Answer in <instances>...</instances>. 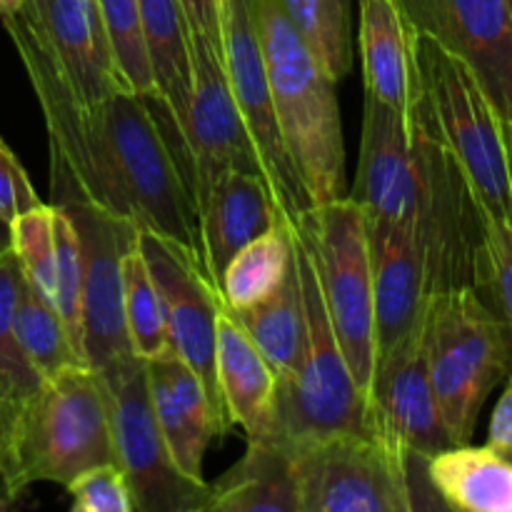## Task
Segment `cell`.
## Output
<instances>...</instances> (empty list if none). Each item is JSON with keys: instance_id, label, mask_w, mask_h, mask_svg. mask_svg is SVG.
I'll return each instance as SVG.
<instances>
[{"instance_id": "5", "label": "cell", "mask_w": 512, "mask_h": 512, "mask_svg": "<svg viewBox=\"0 0 512 512\" xmlns=\"http://www.w3.org/2000/svg\"><path fill=\"white\" fill-rule=\"evenodd\" d=\"M293 450L303 512L448 510L428 478L430 458L380 430L325 435Z\"/></svg>"}, {"instance_id": "25", "label": "cell", "mask_w": 512, "mask_h": 512, "mask_svg": "<svg viewBox=\"0 0 512 512\" xmlns=\"http://www.w3.org/2000/svg\"><path fill=\"white\" fill-rule=\"evenodd\" d=\"M138 10L158 100L170 110L183 140L193 98L188 23L178 0H138Z\"/></svg>"}, {"instance_id": "27", "label": "cell", "mask_w": 512, "mask_h": 512, "mask_svg": "<svg viewBox=\"0 0 512 512\" xmlns=\"http://www.w3.org/2000/svg\"><path fill=\"white\" fill-rule=\"evenodd\" d=\"M293 265L290 225L278 223L233 255L220 278V293L228 310H245L270 298L288 278Z\"/></svg>"}, {"instance_id": "4", "label": "cell", "mask_w": 512, "mask_h": 512, "mask_svg": "<svg viewBox=\"0 0 512 512\" xmlns=\"http://www.w3.org/2000/svg\"><path fill=\"white\" fill-rule=\"evenodd\" d=\"M270 100L285 150L310 203L345 193V145L335 80L290 20L283 0H250Z\"/></svg>"}, {"instance_id": "26", "label": "cell", "mask_w": 512, "mask_h": 512, "mask_svg": "<svg viewBox=\"0 0 512 512\" xmlns=\"http://www.w3.org/2000/svg\"><path fill=\"white\" fill-rule=\"evenodd\" d=\"M233 315L243 325L245 333L250 335L255 348L268 360L275 378L283 380L293 375V370L300 363L305 335L303 293H300L295 263L290 265L288 278L270 298L260 300L245 310H235Z\"/></svg>"}, {"instance_id": "24", "label": "cell", "mask_w": 512, "mask_h": 512, "mask_svg": "<svg viewBox=\"0 0 512 512\" xmlns=\"http://www.w3.org/2000/svg\"><path fill=\"white\" fill-rule=\"evenodd\" d=\"M428 478L448 510L512 512V460L488 445H450L430 455Z\"/></svg>"}, {"instance_id": "42", "label": "cell", "mask_w": 512, "mask_h": 512, "mask_svg": "<svg viewBox=\"0 0 512 512\" xmlns=\"http://www.w3.org/2000/svg\"><path fill=\"white\" fill-rule=\"evenodd\" d=\"M13 395H20V393H15V388L8 383V378H5V375L0 373V418H3L5 403H8V400L13 398Z\"/></svg>"}, {"instance_id": "31", "label": "cell", "mask_w": 512, "mask_h": 512, "mask_svg": "<svg viewBox=\"0 0 512 512\" xmlns=\"http://www.w3.org/2000/svg\"><path fill=\"white\" fill-rule=\"evenodd\" d=\"M283 5L330 78L343 80L353 68L350 0H283Z\"/></svg>"}, {"instance_id": "12", "label": "cell", "mask_w": 512, "mask_h": 512, "mask_svg": "<svg viewBox=\"0 0 512 512\" xmlns=\"http://www.w3.org/2000/svg\"><path fill=\"white\" fill-rule=\"evenodd\" d=\"M138 245L165 300L170 350L203 380L223 435L233 428L215 375V318L223 295L215 290L193 248L138 230Z\"/></svg>"}, {"instance_id": "3", "label": "cell", "mask_w": 512, "mask_h": 512, "mask_svg": "<svg viewBox=\"0 0 512 512\" xmlns=\"http://www.w3.org/2000/svg\"><path fill=\"white\" fill-rule=\"evenodd\" d=\"M100 463H118L110 395L100 370L68 365L5 403L0 465L20 495L33 483L65 488Z\"/></svg>"}, {"instance_id": "17", "label": "cell", "mask_w": 512, "mask_h": 512, "mask_svg": "<svg viewBox=\"0 0 512 512\" xmlns=\"http://www.w3.org/2000/svg\"><path fill=\"white\" fill-rule=\"evenodd\" d=\"M370 405L378 428L410 453L430 458L453 445L430 383L423 325L378 358L370 385Z\"/></svg>"}, {"instance_id": "22", "label": "cell", "mask_w": 512, "mask_h": 512, "mask_svg": "<svg viewBox=\"0 0 512 512\" xmlns=\"http://www.w3.org/2000/svg\"><path fill=\"white\" fill-rule=\"evenodd\" d=\"M215 375L230 423L240 425L248 438L273 433L278 378L225 305L215 318Z\"/></svg>"}, {"instance_id": "10", "label": "cell", "mask_w": 512, "mask_h": 512, "mask_svg": "<svg viewBox=\"0 0 512 512\" xmlns=\"http://www.w3.org/2000/svg\"><path fill=\"white\" fill-rule=\"evenodd\" d=\"M108 385L115 458L138 512H210L213 488L175 465L155 420L145 360L135 355L100 370Z\"/></svg>"}, {"instance_id": "45", "label": "cell", "mask_w": 512, "mask_h": 512, "mask_svg": "<svg viewBox=\"0 0 512 512\" xmlns=\"http://www.w3.org/2000/svg\"><path fill=\"white\" fill-rule=\"evenodd\" d=\"M508 3H510V8H512V0H508Z\"/></svg>"}, {"instance_id": "15", "label": "cell", "mask_w": 512, "mask_h": 512, "mask_svg": "<svg viewBox=\"0 0 512 512\" xmlns=\"http://www.w3.org/2000/svg\"><path fill=\"white\" fill-rule=\"evenodd\" d=\"M83 243V358L103 370L133 355L123 310V255L138 228L83 205H65Z\"/></svg>"}, {"instance_id": "33", "label": "cell", "mask_w": 512, "mask_h": 512, "mask_svg": "<svg viewBox=\"0 0 512 512\" xmlns=\"http://www.w3.org/2000/svg\"><path fill=\"white\" fill-rule=\"evenodd\" d=\"M55 295L53 305L63 318L75 353L83 358V243L78 225L65 205L53 203ZM85 363V358H83Z\"/></svg>"}, {"instance_id": "20", "label": "cell", "mask_w": 512, "mask_h": 512, "mask_svg": "<svg viewBox=\"0 0 512 512\" xmlns=\"http://www.w3.org/2000/svg\"><path fill=\"white\" fill-rule=\"evenodd\" d=\"M145 375L150 405L175 465L190 478H203L208 445L223 435L203 380L173 350L145 360Z\"/></svg>"}, {"instance_id": "38", "label": "cell", "mask_w": 512, "mask_h": 512, "mask_svg": "<svg viewBox=\"0 0 512 512\" xmlns=\"http://www.w3.org/2000/svg\"><path fill=\"white\" fill-rule=\"evenodd\" d=\"M188 23L190 45L210 50L223 58V15L220 0H178Z\"/></svg>"}, {"instance_id": "39", "label": "cell", "mask_w": 512, "mask_h": 512, "mask_svg": "<svg viewBox=\"0 0 512 512\" xmlns=\"http://www.w3.org/2000/svg\"><path fill=\"white\" fill-rule=\"evenodd\" d=\"M488 448L512 460V373L508 375L503 395L493 410L488 428Z\"/></svg>"}, {"instance_id": "36", "label": "cell", "mask_w": 512, "mask_h": 512, "mask_svg": "<svg viewBox=\"0 0 512 512\" xmlns=\"http://www.w3.org/2000/svg\"><path fill=\"white\" fill-rule=\"evenodd\" d=\"M73 512H133L135 500L118 463L83 470L65 485Z\"/></svg>"}, {"instance_id": "35", "label": "cell", "mask_w": 512, "mask_h": 512, "mask_svg": "<svg viewBox=\"0 0 512 512\" xmlns=\"http://www.w3.org/2000/svg\"><path fill=\"white\" fill-rule=\"evenodd\" d=\"M23 270L13 250L0 253V373L8 378L15 393H28L38 385V375L30 370L15 343L13 323L18 308L20 288H23Z\"/></svg>"}, {"instance_id": "40", "label": "cell", "mask_w": 512, "mask_h": 512, "mask_svg": "<svg viewBox=\"0 0 512 512\" xmlns=\"http://www.w3.org/2000/svg\"><path fill=\"white\" fill-rule=\"evenodd\" d=\"M18 498L20 493L13 488V483H10L8 475H5L3 465H0V510H8Z\"/></svg>"}, {"instance_id": "43", "label": "cell", "mask_w": 512, "mask_h": 512, "mask_svg": "<svg viewBox=\"0 0 512 512\" xmlns=\"http://www.w3.org/2000/svg\"><path fill=\"white\" fill-rule=\"evenodd\" d=\"M23 3L25 0H0V18L18 13V10L23 8Z\"/></svg>"}, {"instance_id": "44", "label": "cell", "mask_w": 512, "mask_h": 512, "mask_svg": "<svg viewBox=\"0 0 512 512\" xmlns=\"http://www.w3.org/2000/svg\"><path fill=\"white\" fill-rule=\"evenodd\" d=\"M10 250V225L0 220V253Z\"/></svg>"}, {"instance_id": "28", "label": "cell", "mask_w": 512, "mask_h": 512, "mask_svg": "<svg viewBox=\"0 0 512 512\" xmlns=\"http://www.w3.org/2000/svg\"><path fill=\"white\" fill-rule=\"evenodd\" d=\"M13 333L20 355L38 378H50L68 365L83 363L70 343L68 330L55 305L28 280H23V288H20Z\"/></svg>"}, {"instance_id": "11", "label": "cell", "mask_w": 512, "mask_h": 512, "mask_svg": "<svg viewBox=\"0 0 512 512\" xmlns=\"http://www.w3.org/2000/svg\"><path fill=\"white\" fill-rule=\"evenodd\" d=\"M220 15H223V65L230 93L238 103L240 115L258 150L275 208L283 215L285 223L295 225L313 208V203L300 185L298 173L285 150L278 120H275L250 0H220Z\"/></svg>"}, {"instance_id": "37", "label": "cell", "mask_w": 512, "mask_h": 512, "mask_svg": "<svg viewBox=\"0 0 512 512\" xmlns=\"http://www.w3.org/2000/svg\"><path fill=\"white\" fill-rule=\"evenodd\" d=\"M40 203L43 200L35 193L25 168L8 148V143L0 138V220L10 225L18 215L30 208H38Z\"/></svg>"}, {"instance_id": "6", "label": "cell", "mask_w": 512, "mask_h": 512, "mask_svg": "<svg viewBox=\"0 0 512 512\" xmlns=\"http://www.w3.org/2000/svg\"><path fill=\"white\" fill-rule=\"evenodd\" d=\"M430 383L453 445L470 443L488 395L512 373V340L473 285L430 295L423 318Z\"/></svg>"}, {"instance_id": "16", "label": "cell", "mask_w": 512, "mask_h": 512, "mask_svg": "<svg viewBox=\"0 0 512 512\" xmlns=\"http://www.w3.org/2000/svg\"><path fill=\"white\" fill-rule=\"evenodd\" d=\"M83 105L125 90L95 0H25L18 10Z\"/></svg>"}, {"instance_id": "29", "label": "cell", "mask_w": 512, "mask_h": 512, "mask_svg": "<svg viewBox=\"0 0 512 512\" xmlns=\"http://www.w3.org/2000/svg\"><path fill=\"white\" fill-rule=\"evenodd\" d=\"M123 310L128 343L135 358L153 360L170 353L165 300L138 240L123 255Z\"/></svg>"}, {"instance_id": "9", "label": "cell", "mask_w": 512, "mask_h": 512, "mask_svg": "<svg viewBox=\"0 0 512 512\" xmlns=\"http://www.w3.org/2000/svg\"><path fill=\"white\" fill-rule=\"evenodd\" d=\"M293 228L308 243L330 328L355 385L370 403L375 375V295L363 208L350 195H340L313 205Z\"/></svg>"}, {"instance_id": "32", "label": "cell", "mask_w": 512, "mask_h": 512, "mask_svg": "<svg viewBox=\"0 0 512 512\" xmlns=\"http://www.w3.org/2000/svg\"><path fill=\"white\" fill-rule=\"evenodd\" d=\"M95 5H98L123 88L145 98H158L143 25H140L138 0H95Z\"/></svg>"}, {"instance_id": "1", "label": "cell", "mask_w": 512, "mask_h": 512, "mask_svg": "<svg viewBox=\"0 0 512 512\" xmlns=\"http://www.w3.org/2000/svg\"><path fill=\"white\" fill-rule=\"evenodd\" d=\"M3 25L43 110L53 203L93 208L198 253L188 155L170 110L130 90L78 103L25 20L13 13Z\"/></svg>"}, {"instance_id": "13", "label": "cell", "mask_w": 512, "mask_h": 512, "mask_svg": "<svg viewBox=\"0 0 512 512\" xmlns=\"http://www.w3.org/2000/svg\"><path fill=\"white\" fill-rule=\"evenodd\" d=\"M415 33L458 55L503 120H512V8L508 0H398Z\"/></svg>"}, {"instance_id": "34", "label": "cell", "mask_w": 512, "mask_h": 512, "mask_svg": "<svg viewBox=\"0 0 512 512\" xmlns=\"http://www.w3.org/2000/svg\"><path fill=\"white\" fill-rule=\"evenodd\" d=\"M10 250L18 258L23 278L53 303L55 295V238L53 205L40 203L10 223Z\"/></svg>"}, {"instance_id": "7", "label": "cell", "mask_w": 512, "mask_h": 512, "mask_svg": "<svg viewBox=\"0 0 512 512\" xmlns=\"http://www.w3.org/2000/svg\"><path fill=\"white\" fill-rule=\"evenodd\" d=\"M290 240H293V263L303 293L305 335L298 368L293 370V375L278 380V410L270 435H278L290 448H298L325 435L380 430L375 423L373 405L355 385L330 328L308 243L293 225H290Z\"/></svg>"}, {"instance_id": "19", "label": "cell", "mask_w": 512, "mask_h": 512, "mask_svg": "<svg viewBox=\"0 0 512 512\" xmlns=\"http://www.w3.org/2000/svg\"><path fill=\"white\" fill-rule=\"evenodd\" d=\"M278 223L285 220L275 208L263 175L228 170L210 185L198 205V253L218 293L223 270L233 255Z\"/></svg>"}, {"instance_id": "21", "label": "cell", "mask_w": 512, "mask_h": 512, "mask_svg": "<svg viewBox=\"0 0 512 512\" xmlns=\"http://www.w3.org/2000/svg\"><path fill=\"white\" fill-rule=\"evenodd\" d=\"M358 45L365 93L413 123L420 108L415 28L398 0H360Z\"/></svg>"}, {"instance_id": "2", "label": "cell", "mask_w": 512, "mask_h": 512, "mask_svg": "<svg viewBox=\"0 0 512 512\" xmlns=\"http://www.w3.org/2000/svg\"><path fill=\"white\" fill-rule=\"evenodd\" d=\"M350 198L368 228L415 235L428 265L430 295L470 285L480 213L463 170L420 108L413 123L365 93L358 180Z\"/></svg>"}, {"instance_id": "14", "label": "cell", "mask_w": 512, "mask_h": 512, "mask_svg": "<svg viewBox=\"0 0 512 512\" xmlns=\"http://www.w3.org/2000/svg\"><path fill=\"white\" fill-rule=\"evenodd\" d=\"M190 60H193V98L183 130V145L188 155L190 188L198 208L220 175L228 170L263 175V165L238 103L230 93L223 58L198 45H190Z\"/></svg>"}, {"instance_id": "30", "label": "cell", "mask_w": 512, "mask_h": 512, "mask_svg": "<svg viewBox=\"0 0 512 512\" xmlns=\"http://www.w3.org/2000/svg\"><path fill=\"white\" fill-rule=\"evenodd\" d=\"M470 285L512 340V218L480 213Z\"/></svg>"}, {"instance_id": "41", "label": "cell", "mask_w": 512, "mask_h": 512, "mask_svg": "<svg viewBox=\"0 0 512 512\" xmlns=\"http://www.w3.org/2000/svg\"><path fill=\"white\" fill-rule=\"evenodd\" d=\"M503 140H505V153H508L510 190H512V120H503Z\"/></svg>"}, {"instance_id": "23", "label": "cell", "mask_w": 512, "mask_h": 512, "mask_svg": "<svg viewBox=\"0 0 512 512\" xmlns=\"http://www.w3.org/2000/svg\"><path fill=\"white\" fill-rule=\"evenodd\" d=\"M210 488V512H303L295 450L278 435L248 438L243 458Z\"/></svg>"}, {"instance_id": "18", "label": "cell", "mask_w": 512, "mask_h": 512, "mask_svg": "<svg viewBox=\"0 0 512 512\" xmlns=\"http://www.w3.org/2000/svg\"><path fill=\"white\" fill-rule=\"evenodd\" d=\"M375 295V363L420 330L430 300L428 265L418 238L405 230L368 228Z\"/></svg>"}, {"instance_id": "8", "label": "cell", "mask_w": 512, "mask_h": 512, "mask_svg": "<svg viewBox=\"0 0 512 512\" xmlns=\"http://www.w3.org/2000/svg\"><path fill=\"white\" fill-rule=\"evenodd\" d=\"M420 95L430 128L463 170L480 213L512 218L503 118L465 60L415 33Z\"/></svg>"}]
</instances>
